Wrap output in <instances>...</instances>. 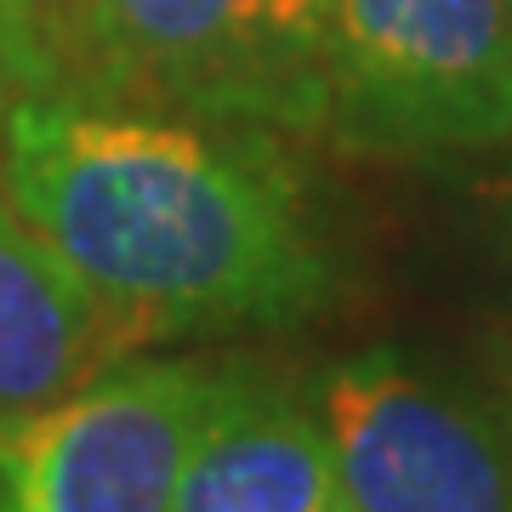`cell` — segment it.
I'll use <instances>...</instances> for the list:
<instances>
[{
  "label": "cell",
  "instance_id": "6da1fadb",
  "mask_svg": "<svg viewBox=\"0 0 512 512\" xmlns=\"http://www.w3.org/2000/svg\"><path fill=\"white\" fill-rule=\"evenodd\" d=\"M0 183L131 353L296 325L330 296L291 165L256 126L35 97L0 131Z\"/></svg>",
  "mask_w": 512,
  "mask_h": 512
},
{
  "label": "cell",
  "instance_id": "7a4b0ae2",
  "mask_svg": "<svg viewBox=\"0 0 512 512\" xmlns=\"http://www.w3.org/2000/svg\"><path fill=\"white\" fill-rule=\"evenodd\" d=\"M57 97L256 131L325 126V0H46Z\"/></svg>",
  "mask_w": 512,
  "mask_h": 512
},
{
  "label": "cell",
  "instance_id": "3957f363",
  "mask_svg": "<svg viewBox=\"0 0 512 512\" xmlns=\"http://www.w3.org/2000/svg\"><path fill=\"white\" fill-rule=\"evenodd\" d=\"M325 126L410 160L512 143V6L325 0Z\"/></svg>",
  "mask_w": 512,
  "mask_h": 512
},
{
  "label": "cell",
  "instance_id": "277c9868",
  "mask_svg": "<svg viewBox=\"0 0 512 512\" xmlns=\"http://www.w3.org/2000/svg\"><path fill=\"white\" fill-rule=\"evenodd\" d=\"M211 387L217 370L126 353L0 421V512H171Z\"/></svg>",
  "mask_w": 512,
  "mask_h": 512
},
{
  "label": "cell",
  "instance_id": "5b68a950",
  "mask_svg": "<svg viewBox=\"0 0 512 512\" xmlns=\"http://www.w3.org/2000/svg\"><path fill=\"white\" fill-rule=\"evenodd\" d=\"M342 501L353 512H512V439L501 410L370 348L319 376Z\"/></svg>",
  "mask_w": 512,
  "mask_h": 512
},
{
  "label": "cell",
  "instance_id": "8992f818",
  "mask_svg": "<svg viewBox=\"0 0 512 512\" xmlns=\"http://www.w3.org/2000/svg\"><path fill=\"white\" fill-rule=\"evenodd\" d=\"M342 478L319 410L262 370H217L171 512H336Z\"/></svg>",
  "mask_w": 512,
  "mask_h": 512
},
{
  "label": "cell",
  "instance_id": "52a82bcc",
  "mask_svg": "<svg viewBox=\"0 0 512 512\" xmlns=\"http://www.w3.org/2000/svg\"><path fill=\"white\" fill-rule=\"evenodd\" d=\"M126 353L103 302L0 188V421L63 399Z\"/></svg>",
  "mask_w": 512,
  "mask_h": 512
},
{
  "label": "cell",
  "instance_id": "ba28073f",
  "mask_svg": "<svg viewBox=\"0 0 512 512\" xmlns=\"http://www.w3.org/2000/svg\"><path fill=\"white\" fill-rule=\"evenodd\" d=\"M35 97H57L46 0H0V131Z\"/></svg>",
  "mask_w": 512,
  "mask_h": 512
},
{
  "label": "cell",
  "instance_id": "9c48e42d",
  "mask_svg": "<svg viewBox=\"0 0 512 512\" xmlns=\"http://www.w3.org/2000/svg\"><path fill=\"white\" fill-rule=\"evenodd\" d=\"M501 421H507V439H512V404H501Z\"/></svg>",
  "mask_w": 512,
  "mask_h": 512
},
{
  "label": "cell",
  "instance_id": "30bf717a",
  "mask_svg": "<svg viewBox=\"0 0 512 512\" xmlns=\"http://www.w3.org/2000/svg\"><path fill=\"white\" fill-rule=\"evenodd\" d=\"M336 512H353V507H336Z\"/></svg>",
  "mask_w": 512,
  "mask_h": 512
},
{
  "label": "cell",
  "instance_id": "8fae6325",
  "mask_svg": "<svg viewBox=\"0 0 512 512\" xmlns=\"http://www.w3.org/2000/svg\"><path fill=\"white\" fill-rule=\"evenodd\" d=\"M507 6H512V0H507Z\"/></svg>",
  "mask_w": 512,
  "mask_h": 512
}]
</instances>
